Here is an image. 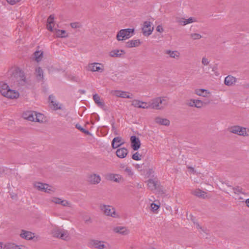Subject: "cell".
<instances>
[{
    "mask_svg": "<svg viewBox=\"0 0 249 249\" xmlns=\"http://www.w3.org/2000/svg\"><path fill=\"white\" fill-rule=\"evenodd\" d=\"M22 118L26 120L40 123H45L47 118L43 114L34 111H25L22 114Z\"/></svg>",
    "mask_w": 249,
    "mask_h": 249,
    "instance_id": "1",
    "label": "cell"
},
{
    "mask_svg": "<svg viewBox=\"0 0 249 249\" xmlns=\"http://www.w3.org/2000/svg\"><path fill=\"white\" fill-rule=\"evenodd\" d=\"M0 93L2 96L10 99H16L20 96L18 92L11 90L7 83L3 81L0 83Z\"/></svg>",
    "mask_w": 249,
    "mask_h": 249,
    "instance_id": "2",
    "label": "cell"
},
{
    "mask_svg": "<svg viewBox=\"0 0 249 249\" xmlns=\"http://www.w3.org/2000/svg\"><path fill=\"white\" fill-rule=\"evenodd\" d=\"M168 100L166 97H158L149 102V108L155 110H162L167 105Z\"/></svg>",
    "mask_w": 249,
    "mask_h": 249,
    "instance_id": "3",
    "label": "cell"
},
{
    "mask_svg": "<svg viewBox=\"0 0 249 249\" xmlns=\"http://www.w3.org/2000/svg\"><path fill=\"white\" fill-rule=\"evenodd\" d=\"M135 33L133 28L123 29L120 30L117 34L116 39L118 41H124L131 38Z\"/></svg>",
    "mask_w": 249,
    "mask_h": 249,
    "instance_id": "4",
    "label": "cell"
},
{
    "mask_svg": "<svg viewBox=\"0 0 249 249\" xmlns=\"http://www.w3.org/2000/svg\"><path fill=\"white\" fill-rule=\"evenodd\" d=\"M230 132L237 135L246 137L249 136V129L239 125H234L228 129Z\"/></svg>",
    "mask_w": 249,
    "mask_h": 249,
    "instance_id": "5",
    "label": "cell"
},
{
    "mask_svg": "<svg viewBox=\"0 0 249 249\" xmlns=\"http://www.w3.org/2000/svg\"><path fill=\"white\" fill-rule=\"evenodd\" d=\"M34 186L37 190L46 193L51 194L55 192V189L53 187L48 184L42 183V182H36L34 184Z\"/></svg>",
    "mask_w": 249,
    "mask_h": 249,
    "instance_id": "6",
    "label": "cell"
},
{
    "mask_svg": "<svg viewBox=\"0 0 249 249\" xmlns=\"http://www.w3.org/2000/svg\"><path fill=\"white\" fill-rule=\"evenodd\" d=\"M100 209L102 212L106 216H109L110 217H117V214L115 208L112 206L108 205H101Z\"/></svg>",
    "mask_w": 249,
    "mask_h": 249,
    "instance_id": "7",
    "label": "cell"
},
{
    "mask_svg": "<svg viewBox=\"0 0 249 249\" xmlns=\"http://www.w3.org/2000/svg\"><path fill=\"white\" fill-rule=\"evenodd\" d=\"M154 25L150 22H144L143 24L142 31L144 36L148 37L151 35L154 30Z\"/></svg>",
    "mask_w": 249,
    "mask_h": 249,
    "instance_id": "8",
    "label": "cell"
},
{
    "mask_svg": "<svg viewBox=\"0 0 249 249\" xmlns=\"http://www.w3.org/2000/svg\"><path fill=\"white\" fill-rule=\"evenodd\" d=\"M54 237L63 240L68 241L70 239V236L65 231L62 230H55L52 233Z\"/></svg>",
    "mask_w": 249,
    "mask_h": 249,
    "instance_id": "9",
    "label": "cell"
},
{
    "mask_svg": "<svg viewBox=\"0 0 249 249\" xmlns=\"http://www.w3.org/2000/svg\"><path fill=\"white\" fill-rule=\"evenodd\" d=\"M90 245L92 247L97 248V249H106L109 247V244L102 241H90Z\"/></svg>",
    "mask_w": 249,
    "mask_h": 249,
    "instance_id": "10",
    "label": "cell"
},
{
    "mask_svg": "<svg viewBox=\"0 0 249 249\" xmlns=\"http://www.w3.org/2000/svg\"><path fill=\"white\" fill-rule=\"evenodd\" d=\"M20 236L22 238L26 240H32L35 239L37 237V236L33 232H31L29 231L22 230L20 232Z\"/></svg>",
    "mask_w": 249,
    "mask_h": 249,
    "instance_id": "11",
    "label": "cell"
},
{
    "mask_svg": "<svg viewBox=\"0 0 249 249\" xmlns=\"http://www.w3.org/2000/svg\"><path fill=\"white\" fill-rule=\"evenodd\" d=\"M88 69L92 72L100 73L104 70V65L102 64L99 63H93L89 64Z\"/></svg>",
    "mask_w": 249,
    "mask_h": 249,
    "instance_id": "12",
    "label": "cell"
},
{
    "mask_svg": "<svg viewBox=\"0 0 249 249\" xmlns=\"http://www.w3.org/2000/svg\"><path fill=\"white\" fill-rule=\"evenodd\" d=\"M112 94L116 96L123 98H131L133 96L132 94L129 92L120 90H114L112 92Z\"/></svg>",
    "mask_w": 249,
    "mask_h": 249,
    "instance_id": "13",
    "label": "cell"
},
{
    "mask_svg": "<svg viewBox=\"0 0 249 249\" xmlns=\"http://www.w3.org/2000/svg\"><path fill=\"white\" fill-rule=\"evenodd\" d=\"M51 201L55 203V204H59L61 205L66 206V207H71V203L70 202L65 200L64 199H60L59 197H53L51 199Z\"/></svg>",
    "mask_w": 249,
    "mask_h": 249,
    "instance_id": "14",
    "label": "cell"
},
{
    "mask_svg": "<svg viewBox=\"0 0 249 249\" xmlns=\"http://www.w3.org/2000/svg\"><path fill=\"white\" fill-rule=\"evenodd\" d=\"M187 105L190 107H194L196 108H201L204 106V103L202 101L197 99H191L188 101Z\"/></svg>",
    "mask_w": 249,
    "mask_h": 249,
    "instance_id": "15",
    "label": "cell"
},
{
    "mask_svg": "<svg viewBox=\"0 0 249 249\" xmlns=\"http://www.w3.org/2000/svg\"><path fill=\"white\" fill-rule=\"evenodd\" d=\"M49 104L51 108L53 110H57L60 108L59 104L53 95H50L49 98Z\"/></svg>",
    "mask_w": 249,
    "mask_h": 249,
    "instance_id": "16",
    "label": "cell"
},
{
    "mask_svg": "<svg viewBox=\"0 0 249 249\" xmlns=\"http://www.w3.org/2000/svg\"><path fill=\"white\" fill-rule=\"evenodd\" d=\"M131 104L133 107L140 108V109H148L149 108V103L143 102L141 101L133 100L131 102Z\"/></svg>",
    "mask_w": 249,
    "mask_h": 249,
    "instance_id": "17",
    "label": "cell"
},
{
    "mask_svg": "<svg viewBox=\"0 0 249 249\" xmlns=\"http://www.w3.org/2000/svg\"><path fill=\"white\" fill-rule=\"evenodd\" d=\"M192 194L201 199H207L210 197L209 194L200 189H196L193 191Z\"/></svg>",
    "mask_w": 249,
    "mask_h": 249,
    "instance_id": "18",
    "label": "cell"
},
{
    "mask_svg": "<svg viewBox=\"0 0 249 249\" xmlns=\"http://www.w3.org/2000/svg\"><path fill=\"white\" fill-rule=\"evenodd\" d=\"M131 146L133 150L137 151L140 148L141 146L140 141L137 137L135 136L131 137Z\"/></svg>",
    "mask_w": 249,
    "mask_h": 249,
    "instance_id": "19",
    "label": "cell"
},
{
    "mask_svg": "<svg viewBox=\"0 0 249 249\" xmlns=\"http://www.w3.org/2000/svg\"><path fill=\"white\" fill-rule=\"evenodd\" d=\"M106 178L114 182H120L123 181V178L118 174H110L107 175Z\"/></svg>",
    "mask_w": 249,
    "mask_h": 249,
    "instance_id": "20",
    "label": "cell"
},
{
    "mask_svg": "<svg viewBox=\"0 0 249 249\" xmlns=\"http://www.w3.org/2000/svg\"><path fill=\"white\" fill-rule=\"evenodd\" d=\"M88 181L92 184H97L101 182V178L98 174H92L88 178Z\"/></svg>",
    "mask_w": 249,
    "mask_h": 249,
    "instance_id": "21",
    "label": "cell"
},
{
    "mask_svg": "<svg viewBox=\"0 0 249 249\" xmlns=\"http://www.w3.org/2000/svg\"><path fill=\"white\" fill-rule=\"evenodd\" d=\"M54 25H55V18L53 15H51L48 18L46 22V28L47 30L50 31H53Z\"/></svg>",
    "mask_w": 249,
    "mask_h": 249,
    "instance_id": "22",
    "label": "cell"
},
{
    "mask_svg": "<svg viewBox=\"0 0 249 249\" xmlns=\"http://www.w3.org/2000/svg\"><path fill=\"white\" fill-rule=\"evenodd\" d=\"M237 81V79L236 77H233L232 75H228L227 77H226L224 80V84L228 86H231L234 85Z\"/></svg>",
    "mask_w": 249,
    "mask_h": 249,
    "instance_id": "23",
    "label": "cell"
},
{
    "mask_svg": "<svg viewBox=\"0 0 249 249\" xmlns=\"http://www.w3.org/2000/svg\"><path fill=\"white\" fill-rule=\"evenodd\" d=\"M195 92L196 94L201 97H208L211 95L210 92L205 89H197L195 91Z\"/></svg>",
    "mask_w": 249,
    "mask_h": 249,
    "instance_id": "24",
    "label": "cell"
},
{
    "mask_svg": "<svg viewBox=\"0 0 249 249\" xmlns=\"http://www.w3.org/2000/svg\"><path fill=\"white\" fill-rule=\"evenodd\" d=\"M124 144V141L121 137H116L113 140L112 142V147L113 149H117L121 145Z\"/></svg>",
    "mask_w": 249,
    "mask_h": 249,
    "instance_id": "25",
    "label": "cell"
},
{
    "mask_svg": "<svg viewBox=\"0 0 249 249\" xmlns=\"http://www.w3.org/2000/svg\"><path fill=\"white\" fill-rule=\"evenodd\" d=\"M125 54V52L123 50L121 49H116L114 50L109 53V55L113 57H122Z\"/></svg>",
    "mask_w": 249,
    "mask_h": 249,
    "instance_id": "26",
    "label": "cell"
},
{
    "mask_svg": "<svg viewBox=\"0 0 249 249\" xmlns=\"http://www.w3.org/2000/svg\"><path fill=\"white\" fill-rule=\"evenodd\" d=\"M128 153V151L127 149L125 148L119 149L116 152V155L118 157L121 159H123L124 158L126 157Z\"/></svg>",
    "mask_w": 249,
    "mask_h": 249,
    "instance_id": "27",
    "label": "cell"
},
{
    "mask_svg": "<svg viewBox=\"0 0 249 249\" xmlns=\"http://www.w3.org/2000/svg\"><path fill=\"white\" fill-rule=\"evenodd\" d=\"M141 44V42L139 40L129 41L126 44L125 46L127 48H134L139 46Z\"/></svg>",
    "mask_w": 249,
    "mask_h": 249,
    "instance_id": "28",
    "label": "cell"
},
{
    "mask_svg": "<svg viewBox=\"0 0 249 249\" xmlns=\"http://www.w3.org/2000/svg\"><path fill=\"white\" fill-rule=\"evenodd\" d=\"M114 231L119 234L126 235L129 232V230L125 227H117L114 228Z\"/></svg>",
    "mask_w": 249,
    "mask_h": 249,
    "instance_id": "29",
    "label": "cell"
},
{
    "mask_svg": "<svg viewBox=\"0 0 249 249\" xmlns=\"http://www.w3.org/2000/svg\"><path fill=\"white\" fill-rule=\"evenodd\" d=\"M43 55H44V53L42 51H38L34 53L32 55V58L36 62H39L42 60L43 57Z\"/></svg>",
    "mask_w": 249,
    "mask_h": 249,
    "instance_id": "30",
    "label": "cell"
},
{
    "mask_svg": "<svg viewBox=\"0 0 249 249\" xmlns=\"http://www.w3.org/2000/svg\"><path fill=\"white\" fill-rule=\"evenodd\" d=\"M155 121L157 124H159L160 125H164V126H167V127L170 125V121L166 119L157 117L155 119Z\"/></svg>",
    "mask_w": 249,
    "mask_h": 249,
    "instance_id": "31",
    "label": "cell"
},
{
    "mask_svg": "<svg viewBox=\"0 0 249 249\" xmlns=\"http://www.w3.org/2000/svg\"><path fill=\"white\" fill-rule=\"evenodd\" d=\"M196 20L195 18H193L192 17H191L189 18L186 19V18H181L180 20V23L181 24V25L184 26V25H187L188 24H192L194 22H196Z\"/></svg>",
    "mask_w": 249,
    "mask_h": 249,
    "instance_id": "32",
    "label": "cell"
},
{
    "mask_svg": "<svg viewBox=\"0 0 249 249\" xmlns=\"http://www.w3.org/2000/svg\"><path fill=\"white\" fill-rule=\"evenodd\" d=\"M166 53L169 55V57L174 59H177L180 56V53L177 51H173L168 50L166 52Z\"/></svg>",
    "mask_w": 249,
    "mask_h": 249,
    "instance_id": "33",
    "label": "cell"
},
{
    "mask_svg": "<svg viewBox=\"0 0 249 249\" xmlns=\"http://www.w3.org/2000/svg\"><path fill=\"white\" fill-rule=\"evenodd\" d=\"M24 247L18 246L16 244H13V243H8L5 244V246L3 247L5 249H21V248H25Z\"/></svg>",
    "mask_w": 249,
    "mask_h": 249,
    "instance_id": "34",
    "label": "cell"
},
{
    "mask_svg": "<svg viewBox=\"0 0 249 249\" xmlns=\"http://www.w3.org/2000/svg\"><path fill=\"white\" fill-rule=\"evenodd\" d=\"M55 35L58 38H65L68 36V34L64 30H57L55 32Z\"/></svg>",
    "mask_w": 249,
    "mask_h": 249,
    "instance_id": "35",
    "label": "cell"
},
{
    "mask_svg": "<svg viewBox=\"0 0 249 249\" xmlns=\"http://www.w3.org/2000/svg\"><path fill=\"white\" fill-rule=\"evenodd\" d=\"M160 208V203L158 201H154L152 204L151 205V209L153 212H157L159 210Z\"/></svg>",
    "mask_w": 249,
    "mask_h": 249,
    "instance_id": "36",
    "label": "cell"
},
{
    "mask_svg": "<svg viewBox=\"0 0 249 249\" xmlns=\"http://www.w3.org/2000/svg\"><path fill=\"white\" fill-rule=\"evenodd\" d=\"M94 99L95 101L97 104H98L99 105L101 106L103 105V103L102 102V100H101L100 97H99L98 95L95 94L94 96Z\"/></svg>",
    "mask_w": 249,
    "mask_h": 249,
    "instance_id": "37",
    "label": "cell"
},
{
    "mask_svg": "<svg viewBox=\"0 0 249 249\" xmlns=\"http://www.w3.org/2000/svg\"><path fill=\"white\" fill-rule=\"evenodd\" d=\"M191 37L192 39H193L194 40H196L201 39L202 38V36L200 34H199L194 33L192 34L191 35Z\"/></svg>",
    "mask_w": 249,
    "mask_h": 249,
    "instance_id": "38",
    "label": "cell"
},
{
    "mask_svg": "<svg viewBox=\"0 0 249 249\" xmlns=\"http://www.w3.org/2000/svg\"><path fill=\"white\" fill-rule=\"evenodd\" d=\"M132 159L135 160H140L142 159L141 156L140 154H139L138 152L136 153L135 154H134L132 156Z\"/></svg>",
    "mask_w": 249,
    "mask_h": 249,
    "instance_id": "39",
    "label": "cell"
},
{
    "mask_svg": "<svg viewBox=\"0 0 249 249\" xmlns=\"http://www.w3.org/2000/svg\"><path fill=\"white\" fill-rule=\"evenodd\" d=\"M37 77H39V79H42L43 77L42 71L40 68H38V69L37 70Z\"/></svg>",
    "mask_w": 249,
    "mask_h": 249,
    "instance_id": "40",
    "label": "cell"
},
{
    "mask_svg": "<svg viewBox=\"0 0 249 249\" xmlns=\"http://www.w3.org/2000/svg\"><path fill=\"white\" fill-rule=\"evenodd\" d=\"M7 2L10 5H14L20 2L21 0H6Z\"/></svg>",
    "mask_w": 249,
    "mask_h": 249,
    "instance_id": "41",
    "label": "cell"
},
{
    "mask_svg": "<svg viewBox=\"0 0 249 249\" xmlns=\"http://www.w3.org/2000/svg\"><path fill=\"white\" fill-rule=\"evenodd\" d=\"M71 26L73 28H77L79 27V24L77 22H75V23H72L71 24Z\"/></svg>",
    "mask_w": 249,
    "mask_h": 249,
    "instance_id": "42",
    "label": "cell"
},
{
    "mask_svg": "<svg viewBox=\"0 0 249 249\" xmlns=\"http://www.w3.org/2000/svg\"><path fill=\"white\" fill-rule=\"evenodd\" d=\"M157 31L159 33H162L164 31V28L161 25H159L157 27Z\"/></svg>",
    "mask_w": 249,
    "mask_h": 249,
    "instance_id": "43",
    "label": "cell"
},
{
    "mask_svg": "<svg viewBox=\"0 0 249 249\" xmlns=\"http://www.w3.org/2000/svg\"><path fill=\"white\" fill-rule=\"evenodd\" d=\"M202 62L203 63V64H204V65H206L208 63V61L207 59H206L205 58H203V59H202Z\"/></svg>",
    "mask_w": 249,
    "mask_h": 249,
    "instance_id": "44",
    "label": "cell"
},
{
    "mask_svg": "<svg viewBox=\"0 0 249 249\" xmlns=\"http://www.w3.org/2000/svg\"><path fill=\"white\" fill-rule=\"evenodd\" d=\"M245 203H246V206L249 208V199L246 200V201H245Z\"/></svg>",
    "mask_w": 249,
    "mask_h": 249,
    "instance_id": "45",
    "label": "cell"
}]
</instances>
